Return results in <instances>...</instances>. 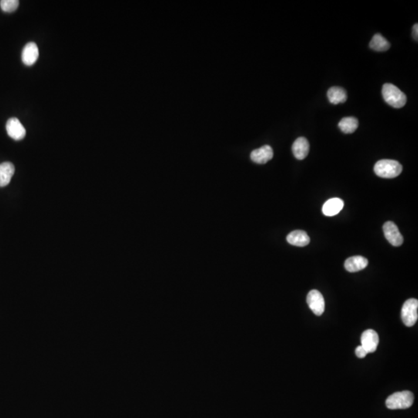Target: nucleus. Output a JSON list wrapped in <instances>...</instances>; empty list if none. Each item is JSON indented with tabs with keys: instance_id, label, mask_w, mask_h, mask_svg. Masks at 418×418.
<instances>
[{
	"instance_id": "nucleus-13",
	"label": "nucleus",
	"mask_w": 418,
	"mask_h": 418,
	"mask_svg": "<svg viewBox=\"0 0 418 418\" xmlns=\"http://www.w3.org/2000/svg\"><path fill=\"white\" fill-rule=\"evenodd\" d=\"M310 145L308 140L305 137H299L295 141L292 146L294 155L298 160H304L308 156Z\"/></svg>"
},
{
	"instance_id": "nucleus-9",
	"label": "nucleus",
	"mask_w": 418,
	"mask_h": 418,
	"mask_svg": "<svg viewBox=\"0 0 418 418\" xmlns=\"http://www.w3.org/2000/svg\"><path fill=\"white\" fill-rule=\"evenodd\" d=\"M39 57V49L34 42H30L26 44L22 52V61L24 65L27 66L35 64Z\"/></svg>"
},
{
	"instance_id": "nucleus-11",
	"label": "nucleus",
	"mask_w": 418,
	"mask_h": 418,
	"mask_svg": "<svg viewBox=\"0 0 418 418\" xmlns=\"http://www.w3.org/2000/svg\"><path fill=\"white\" fill-rule=\"evenodd\" d=\"M287 241L292 246L303 247L310 243V237L305 231L296 230L289 233L287 236Z\"/></svg>"
},
{
	"instance_id": "nucleus-4",
	"label": "nucleus",
	"mask_w": 418,
	"mask_h": 418,
	"mask_svg": "<svg viewBox=\"0 0 418 418\" xmlns=\"http://www.w3.org/2000/svg\"><path fill=\"white\" fill-rule=\"evenodd\" d=\"M418 301L414 298L407 300L403 304L401 310V318L406 326L412 327L416 324L418 319Z\"/></svg>"
},
{
	"instance_id": "nucleus-5",
	"label": "nucleus",
	"mask_w": 418,
	"mask_h": 418,
	"mask_svg": "<svg viewBox=\"0 0 418 418\" xmlns=\"http://www.w3.org/2000/svg\"><path fill=\"white\" fill-rule=\"evenodd\" d=\"M307 303L313 313L318 316H320L325 312V300L322 294L317 290H312L308 293Z\"/></svg>"
},
{
	"instance_id": "nucleus-19",
	"label": "nucleus",
	"mask_w": 418,
	"mask_h": 418,
	"mask_svg": "<svg viewBox=\"0 0 418 418\" xmlns=\"http://www.w3.org/2000/svg\"><path fill=\"white\" fill-rule=\"evenodd\" d=\"M18 0H2L0 2V7L2 11L6 13H12L17 11L19 7Z\"/></svg>"
},
{
	"instance_id": "nucleus-18",
	"label": "nucleus",
	"mask_w": 418,
	"mask_h": 418,
	"mask_svg": "<svg viewBox=\"0 0 418 418\" xmlns=\"http://www.w3.org/2000/svg\"><path fill=\"white\" fill-rule=\"evenodd\" d=\"M359 126V121L355 117H345L339 122V129L344 133H353Z\"/></svg>"
},
{
	"instance_id": "nucleus-12",
	"label": "nucleus",
	"mask_w": 418,
	"mask_h": 418,
	"mask_svg": "<svg viewBox=\"0 0 418 418\" xmlns=\"http://www.w3.org/2000/svg\"><path fill=\"white\" fill-rule=\"evenodd\" d=\"M344 207V202L340 198H335L328 200L323 207L322 212L326 216H334L338 215Z\"/></svg>"
},
{
	"instance_id": "nucleus-6",
	"label": "nucleus",
	"mask_w": 418,
	"mask_h": 418,
	"mask_svg": "<svg viewBox=\"0 0 418 418\" xmlns=\"http://www.w3.org/2000/svg\"><path fill=\"white\" fill-rule=\"evenodd\" d=\"M383 229L385 237L392 246H401L403 242V235L399 232L398 227L394 222H390V221L386 222L383 225Z\"/></svg>"
},
{
	"instance_id": "nucleus-17",
	"label": "nucleus",
	"mask_w": 418,
	"mask_h": 418,
	"mask_svg": "<svg viewBox=\"0 0 418 418\" xmlns=\"http://www.w3.org/2000/svg\"><path fill=\"white\" fill-rule=\"evenodd\" d=\"M369 48L373 51H386L390 48V44L381 34H376L371 40Z\"/></svg>"
},
{
	"instance_id": "nucleus-14",
	"label": "nucleus",
	"mask_w": 418,
	"mask_h": 418,
	"mask_svg": "<svg viewBox=\"0 0 418 418\" xmlns=\"http://www.w3.org/2000/svg\"><path fill=\"white\" fill-rule=\"evenodd\" d=\"M368 266V259L361 256L348 258L345 262V268L350 272H358Z\"/></svg>"
},
{
	"instance_id": "nucleus-1",
	"label": "nucleus",
	"mask_w": 418,
	"mask_h": 418,
	"mask_svg": "<svg viewBox=\"0 0 418 418\" xmlns=\"http://www.w3.org/2000/svg\"><path fill=\"white\" fill-rule=\"evenodd\" d=\"M402 171V165L393 160H381L376 162L374 166L375 174L379 178H396L401 174Z\"/></svg>"
},
{
	"instance_id": "nucleus-2",
	"label": "nucleus",
	"mask_w": 418,
	"mask_h": 418,
	"mask_svg": "<svg viewBox=\"0 0 418 418\" xmlns=\"http://www.w3.org/2000/svg\"><path fill=\"white\" fill-rule=\"evenodd\" d=\"M382 94L386 103L391 105L393 108H400L406 104V95L393 84H384Z\"/></svg>"
},
{
	"instance_id": "nucleus-7",
	"label": "nucleus",
	"mask_w": 418,
	"mask_h": 418,
	"mask_svg": "<svg viewBox=\"0 0 418 418\" xmlns=\"http://www.w3.org/2000/svg\"><path fill=\"white\" fill-rule=\"evenodd\" d=\"M379 342V335L372 329L365 331L361 336V345L368 353H372L376 350Z\"/></svg>"
},
{
	"instance_id": "nucleus-8",
	"label": "nucleus",
	"mask_w": 418,
	"mask_h": 418,
	"mask_svg": "<svg viewBox=\"0 0 418 418\" xmlns=\"http://www.w3.org/2000/svg\"><path fill=\"white\" fill-rule=\"evenodd\" d=\"M6 128L8 135L15 141H21L25 137V128L17 118H11L9 119Z\"/></svg>"
},
{
	"instance_id": "nucleus-20",
	"label": "nucleus",
	"mask_w": 418,
	"mask_h": 418,
	"mask_svg": "<svg viewBox=\"0 0 418 418\" xmlns=\"http://www.w3.org/2000/svg\"><path fill=\"white\" fill-rule=\"evenodd\" d=\"M368 352H366V349L362 347V345H359L358 346L357 348L356 349V355L358 358L359 359H362V358H365L367 355Z\"/></svg>"
},
{
	"instance_id": "nucleus-21",
	"label": "nucleus",
	"mask_w": 418,
	"mask_h": 418,
	"mask_svg": "<svg viewBox=\"0 0 418 418\" xmlns=\"http://www.w3.org/2000/svg\"><path fill=\"white\" fill-rule=\"evenodd\" d=\"M417 31H418V25H417V24H415L414 26H413V38H414V39L416 40V41H417V38H418V32H417Z\"/></svg>"
},
{
	"instance_id": "nucleus-10",
	"label": "nucleus",
	"mask_w": 418,
	"mask_h": 418,
	"mask_svg": "<svg viewBox=\"0 0 418 418\" xmlns=\"http://www.w3.org/2000/svg\"><path fill=\"white\" fill-rule=\"evenodd\" d=\"M273 157V151L269 145H265L259 149L254 150L250 154L251 160L259 165H264Z\"/></svg>"
},
{
	"instance_id": "nucleus-3",
	"label": "nucleus",
	"mask_w": 418,
	"mask_h": 418,
	"mask_svg": "<svg viewBox=\"0 0 418 418\" xmlns=\"http://www.w3.org/2000/svg\"><path fill=\"white\" fill-rule=\"evenodd\" d=\"M414 400L413 393L408 390L396 392L386 399V406L390 410L406 409L410 407Z\"/></svg>"
},
{
	"instance_id": "nucleus-16",
	"label": "nucleus",
	"mask_w": 418,
	"mask_h": 418,
	"mask_svg": "<svg viewBox=\"0 0 418 418\" xmlns=\"http://www.w3.org/2000/svg\"><path fill=\"white\" fill-rule=\"evenodd\" d=\"M327 95H328L329 102L334 105L344 103L348 98L347 92L341 87H332L329 88Z\"/></svg>"
},
{
	"instance_id": "nucleus-15",
	"label": "nucleus",
	"mask_w": 418,
	"mask_h": 418,
	"mask_svg": "<svg viewBox=\"0 0 418 418\" xmlns=\"http://www.w3.org/2000/svg\"><path fill=\"white\" fill-rule=\"evenodd\" d=\"M15 173V167L11 162L0 165V187L8 185Z\"/></svg>"
}]
</instances>
